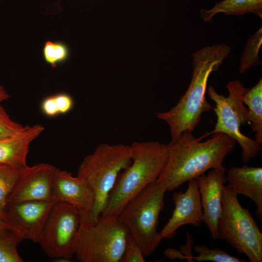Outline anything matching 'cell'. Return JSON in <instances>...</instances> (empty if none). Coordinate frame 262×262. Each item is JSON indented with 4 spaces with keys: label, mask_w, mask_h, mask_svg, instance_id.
Returning a JSON list of instances; mask_svg holds the SVG:
<instances>
[{
    "label": "cell",
    "mask_w": 262,
    "mask_h": 262,
    "mask_svg": "<svg viewBox=\"0 0 262 262\" xmlns=\"http://www.w3.org/2000/svg\"><path fill=\"white\" fill-rule=\"evenodd\" d=\"M69 55V49L64 43L48 41L43 48V56L46 62L52 67L66 61Z\"/></svg>",
    "instance_id": "23"
},
{
    "label": "cell",
    "mask_w": 262,
    "mask_h": 262,
    "mask_svg": "<svg viewBox=\"0 0 262 262\" xmlns=\"http://www.w3.org/2000/svg\"><path fill=\"white\" fill-rule=\"evenodd\" d=\"M242 15L253 13L262 17V0H223L215 3L210 9L200 11L201 18L206 22H211L217 14Z\"/></svg>",
    "instance_id": "17"
},
{
    "label": "cell",
    "mask_w": 262,
    "mask_h": 262,
    "mask_svg": "<svg viewBox=\"0 0 262 262\" xmlns=\"http://www.w3.org/2000/svg\"><path fill=\"white\" fill-rule=\"evenodd\" d=\"M54 203L31 200L7 203L2 219L24 240L38 243Z\"/></svg>",
    "instance_id": "10"
},
{
    "label": "cell",
    "mask_w": 262,
    "mask_h": 262,
    "mask_svg": "<svg viewBox=\"0 0 262 262\" xmlns=\"http://www.w3.org/2000/svg\"><path fill=\"white\" fill-rule=\"evenodd\" d=\"M27 167L19 169L0 164V218L1 219L8 197Z\"/></svg>",
    "instance_id": "19"
},
{
    "label": "cell",
    "mask_w": 262,
    "mask_h": 262,
    "mask_svg": "<svg viewBox=\"0 0 262 262\" xmlns=\"http://www.w3.org/2000/svg\"><path fill=\"white\" fill-rule=\"evenodd\" d=\"M175 208L172 216L160 232L162 239H170L178 229L184 225L200 226L203 222V213L200 193L195 179L188 181L184 192L172 195Z\"/></svg>",
    "instance_id": "11"
},
{
    "label": "cell",
    "mask_w": 262,
    "mask_h": 262,
    "mask_svg": "<svg viewBox=\"0 0 262 262\" xmlns=\"http://www.w3.org/2000/svg\"><path fill=\"white\" fill-rule=\"evenodd\" d=\"M231 47L225 43L207 46L193 53V70L189 87L178 103L170 110L157 112V118L169 126L171 143L176 142L186 131L192 132L200 123L202 114L213 107L206 92L209 77L217 71L229 56Z\"/></svg>",
    "instance_id": "2"
},
{
    "label": "cell",
    "mask_w": 262,
    "mask_h": 262,
    "mask_svg": "<svg viewBox=\"0 0 262 262\" xmlns=\"http://www.w3.org/2000/svg\"><path fill=\"white\" fill-rule=\"evenodd\" d=\"M166 192L156 180L129 199L117 216L140 246L145 257H148L163 239L157 227Z\"/></svg>",
    "instance_id": "6"
},
{
    "label": "cell",
    "mask_w": 262,
    "mask_h": 262,
    "mask_svg": "<svg viewBox=\"0 0 262 262\" xmlns=\"http://www.w3.org/2000/svg\"><path fill=\"white\" fill-rule=\"evenodd\" d=\"M229 91L227 97L219 94L212 86L208 89V94L215 102L214 111L217 120L214 129L203 136L205 137L217 133H225L238 143L242 148V160L244 163L256 158L262 150L261 145L244 135L241 127L247 123V108L243 102L244 94L248 89L238 80L226 84Z\"/></svg>",
    "instance_id": "8"
},
{
    "label": "cell",
    "mask_w": 262,
    "mask_h": 262,
    "mask_svg": "<svg viewBox=\"0 0 262 262\" xmlns=\"http://www.w3.org/2000/svg\"><path fill=\"white\" fill-rule=\"evenodd\" d=\"M54 96L59 115L66 114L72 109L74 102L70 95L62 93Z\"/></svg>",
    "instance_id": "26"
},
{
    "label": "cell",
    "mask_w": 262,
    "mask_h": 262,
    "mask_svg": "<svg viewBox=\"0 0 262 262\" xmlns=\"http://www.w3.org/2000/svg\"><path fill=\"white\" fill-rule=\"evenodd\" d=\"M9 95L4 88L0 84V103L9 99Z\"/></svg>",
    "instance_id": "28"
},
{
    "label": "cell",
    "mask_w": 262,
    "mask_h": 262,
    "mask_svg": "<svg viewBox=\"0 0 262 262\" xmlns=\"http://www.w3.org/2000/svg\"><path fill=\"white\" fill-rule=\"evenodd\" d=\"M145 259L140 246L129 232L121 262H145Z\"/></svg>",
    "instance_id": "25"
},
{
    "label": "cell",
    "mask_w": 262,
    "mask_h": 262,
    "mask_svg": "<svg viewBox=\"0 0 262 262\" xmlns=\"http://www.w3.org/2000/svg\"><path fill=\"white\" fill-rule=\"evenodd\" d=\"M262 45V29L261 27L248 39L241 55L239 72L242 74L251 66L261 64L259 52Z\"/></svg>",
    "instance_id": "20"
},
{
    "label": "cell",
    "mask_w": 262,
    "mask_h": 262,
    "mask_svg": "<svg viewBox=\"0 0 262 262\" xmlns=\"http://www.w3.org/2000/svg\"><path fill=\"white\" fill-rule=\"evenodd\" d=\"M129 231L117 216L100 215L94 221L81 218L72 249L81 262H119Z\"/></svg>",
    "instance_id": "5"
},
{
    "label": "cell",
    "mask_w": 262,
    "mask_h": 262,
    "mask_svg": "<svg viewBox=\"0 0 262 262\" xmlns=\"http://www.w3.org/2000/svg\"><path fill=\"white\" fill-rule=\"evenodd\" d=\"M194 251L198 254L196 256H192V262L211 261L213 262H244L242 260L231 256L226 251L218 248H209L205 246H196L194 247Z\"/></svg>",
    "instance_id": "22"
},
{
    "label": "cell",
    "mask_w": 262,
    "mask_h": 262,
    "mask_svg": "<svg viewBox=\"0 0 262 262\" xmlns=\"http://www.w3.org/2000/svg\"><path fill=\"white\" fill-rule=\"evenodd\" d=\"M24 239L12 230H0V262H23L17 246Z\"/></svg>",
    "instance_id": "21"
},
{
    "label": "cell",
    "mask_w": 262,
    "mask_h": 262,
    "mask_svg": "<svg viewBox=\"0 0 262 262\" xmlns=\"http://www.w3.org/2000/svg\"><path fill=\"white\" fill-rule=\"evenodd\" d=\"M56 168L47 163L28 166L10 194L7 203L31 200L52 201V185Z\"/></svg>",
    "instance_id": "12"
},
{
    "label": "cell",
    "mask_w": 262,
    "mask_h": 262,
    "mask_svg": "<svg viewBox=\"0 0 262 262\" xmlns=\"http://www.w3.org/2000/svg\"><path fill=\"white\" fill-rule=\"evenodd\" d=\"M5 229L12 230L10 225L1 218H0V230Z\"/></svg>",
    "instance_id": "29"
},
{
    "label": "cell",
    "mask_w": 262,
    "mask_h": 262,
    "mask_svg": "<svg viewBox=\"0 0 262 262\" xmlns=\"http://www.w3.org/2000/svg\"><path fill=\"white\" fill-rule=\"evenodd\" d=\"M199 191L203 213L206 224L213 238L217 240V224L222 209L223 188L227 182L226 169L224 166L210 170L195 179Z\"/></svg>",
    "instance_id": "14"
},
{
    "label": "cell",
    "mask_w": 262,
    "mask_h": 262,
    "mask_svg": "<svg viewBox=\"0 0 262 262\" xmlns=\"http://www.w3.org/2000/svg\"><path fill=\"white\" fill-rule=\"evenodd\" d=\"M227 187L236 194L243 195L251 199L256 206V213L262 220V168L232 166L226 173Z\"/></svg>",
    "instance_id": "15"
},
{
    "label": "cell",
    "mask_w": 262,
    "mask_h": 262,
    "mask_svg": "<svg viewBox=\"0 0 262 262\" xmlns=\"http://www.w3.org/2000/svg\"><path fill=\"white\" fill-rule=\"evenodd\" d=\"M243 102L247 106V123L255 133V140L262 144V79L244 94Z\"/></svg>",
    "instance_id": "18"
},
{
    "label": "cell",
    "mask_w": 262,
    "mask_h": 262,
    "mask_svg": "<svg viewBox=\"0 0 262 262\" xmlns=\"http://www.w3.org/2000/svg\"><path fill=\"white\" fill-rule=\"evenodd\" d=\"M131 162L130 147L124 144L101 143L81 163L77 176L89 185L94 203L89 216L83 219L97 220L104 211L110 194L121 171Z\"/></svg>",
    "instance_id": "4"
},
{
    "label": "cell",
    "mask_w": 262,
    "mask_h": 262,
    "mask_svg": "<svg viewBox=\"0 0 262 262\" xmlns=\"http://www.w3.org/2000/svg\"><path fill=\"white\" fill-rule=\"evenodd\" d=\"M52 200L69 203L80 211L81 218L90 214L94 203L93 191L82 179L66 170L56 168L53 178Z\"/></svg>",
    "instance_id": "13"
},
{
    "label": "cell",
    "mask_w": 262,
    "mask_h": 262,
    "mask_svg": "<svg viewBox=\"0 0 262 262\" xmlns=\"http://www.w3.org/2000/svg\"><path fill=\"white\" fill-rule=\"evenodd\" d=\"M43 114L49 117H54L59 115L54 95L45 98L41 105Z\"/></svg>",
    "instance_id": "27"
},
{
    "label": "cell",
    "mask_w": 262,
    "mask_h": 262,
    "mask_svg": "<svg viewBox=\"0 0 262 262\" xmlns=\"http://www.w3.org/2000/svg\"><path fill=\"white\" fill-rule=\"evenodd\" d=\"M130 147L131 163L119 174L101 216H117L129 199L157 180L167 160L169 143L134 142Z\"/></svg>",
    "instance_id": "3"
},
{
    "label": "cell",
    "mask_w": 262,
    "mask_h": 262,
    "mask_svg": "<svg viewBox=\"0 0 262 262\" xmlns=\"http://www.w3.org/2000/svg\"><path fill=\"white\" fill-rule=\"evenodd\" d=\"M192 132L183 133L174 143H169L165 164L156 181L167 191L205 173L208 170L223 167L225 157L231 153L236 141L223 133L213 134L201 142Z\"/></svg>",
    "instance_id": "1"
},
{
    "label": "cell",
    "mask_w": 262,
    "mask_h": 262,
    "mask_svg": "<svg viewBox=\"0 0 262 262\" xmlns=\"http://www.w3.org/2000/svg\"><path fill=\"white\" fill-rule=\"evenodd\" d=\"M29 126H24L12 120L0 104V139L10 137L25 130Z\"/></svg>",
    "instance_id": "24"
},
{
    "label": "cell",
    "mask_w": 262,
    "mask_h": 262,
    "mask_svg": "<svg viewBox=\"0 0 262 262\" xmlns=\"http://www.w3.org/2000/svg\"><path fill=\"white\" fill-rule=\"evenodd\" d=\"M222 239L251 262H262V233L249 210L242 207L238 195L227 185L223 188L222 209L216 228Z\"/></svg>",
    "instance_id": "7"
},
{
    "label": "cell",
    "mask_w": 262,
    "mask_h": 262,
    "mask_svg": "<svg viewBox=\"0 0 262 262\" xmlns=\"http://www.w3.org/2000/svg\"><path fill=\"white\" fill-rule=\"evenodd\" d=\"M81 221L80 211L64 202H56L43 231L39 243L49 257L71 259L72 244Z\"/></svg>",
    "instance_id": "9"
},
{
    "label": "cell",
    "mask_w": 262,
    "mask_h": 262,
    "mask_svg": "<svg viewBox=\"0 0 262 262\" xmlns=\"http://www.w3.org/2000/svg\"><path fill=\"white\" fill-rule=\"evenodd\" d=\"M44 129L42 125L35 124L18 134L0 139V164L19 169L28 166L26 159L30 146Z\"/></svg>",
    "instance_id": "16"
}]
</instances>
